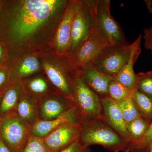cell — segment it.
I'll use <instances>...</instances> for the list:
<instances>
[{"label":"cell","instance_id":"cell-1","mask_svg":"<svg viewBox=\"0 0 152 152\" xmlns=\"http://www.w3.org/2000/svg\"><path fill=\"white\" fill-rule=\"evenodd\" d=\"M69 2L4 0L0 7V41L7 48L9 60L53 50V39Z\"/></svg>","mask_w":152,"mask_h":152},{"label":"cell","instance_id":"cell-19","mask_svg":"<svg viewBox=\"0 0 152 152\" xmlns=\"http://www.w3.org/2000/svg\"><path fill=\"white\" fill-rule=\"evenodd\" d=\"M25 92L21 82H10L0 94V115L15 113L20 99Z\"/></svg>","mask_w":152,"mask_h":152},{"label":"cell","instance_id":"cell-15","mask_svg":"<svg viewBox=\"0 0 152 152\" xmlns=\"http://www.w3.org/2000/svg\"><path fill=\"white\" fill-rule=\"evenodd\" d=\"M100 100L104 119L129 143L130 137L127 130L124 117L117 102L109 96L101 98Z\"/></svg>","mask_w":152,"mask_h":152},{"label":"cell","instance_id":"cell-33","mask_svg":"<svg viewBox=\"0 0 152 152\" xmlns=\"http://www.w3.org/2000/svg\"><path fill=\"white\" fill-rule=\"evenodd\" d=\"M144 2L146 5L147 9L150 13H152V1L151 0H145Z\"/></svg>","mask_w":152,"mask_h":152},{"label":"cell","instance_id":"cell-9","mask_svg":"<svg viewBox=\"0 0 152 152\" xmlns=\"http://www.w3.org/2000/svg\"><path fill=\"white\" fill-rule=\"evenodd\" d=\"M109 45H111L99 26L96 17L89 36L72 57L74 65L79 68L90 66L101 51Z\"/></svg>","mask_w":152,"mask_h":152},{"label":"cell","instance_id":"cell-17","mask_svg":"<svg viewBox=\"0 0 152 152\" xmlns=\"http://www.w3.org/2000/svg\"><path fill=\"white\" fill-rule=\"evenodd\" d=\"M79 68L83 80L94 92L100 98L108 96L109 86L115 78L106 75L90 66Z\"/></svg>","mask_w":152,"mask_h":152},{"label":"cell","instance_id":"cell-25","mask_svg":"<svg viewBox=\"0 0 152 152\" xmlns=\"http://www.w3.org/2000/svg\"><path fill=\"white\" fill-rule=\"evenodd\" d=\"M137 75V90L152 99V70Z\"/></svg>","mask_w":152,"mask_h":152},{"label":"cell","instance_id":"cell-36","mask_svg":"<svg viewBox=\"0 0 152 152\" xmlns=\"http://www.w3.org/2000/svg\"><path fill=\"white\" fill-rule=\"evenodd\" d=\"M147 152H152V151H149Z\"/></svg>","mask_w":152,"mask_h":152},{"label":"cell","instance_id":"cell-4","mask_svg":"<svg viewBox=\"0 0 152 152\" xmlns=\"http://www.w3.org/2000/svg\"><path fill=\"white\" fill-rule=\"evenodd\" d=\"M72 96L78 110L82 122L102 117L100 98L87 86L78 67H76L74 71Z\"/></svg>","mask_w":152,"mask_h":152},{"label":"cell","instance_id":"cell-29","mask_svg":"<svg viewBox=\"0 0 152 152\" xmlns=\"http://www.w3.org/2000/svg\"><path fill=\"white\" fill-rule=\"evenodd\" d=\"M58 152H90V151L89 148L83 145L79 140L65 149Z\"/></svg>","mask_w":152,"mask_h":152},{"label":"cell","instance_id":"cell-11","mask_svg":"<svg viewBox=\"0 0 152 152\" xmlns=\"http://www.w3.org/2000/svg\"><path fill=\"white\" fill-rule=\"evenodd\" d=\"M10 82H21L43 72L39 54H28L9 60L7 64Z\"/></svg>","mask_w":152,"mask_h":152},{"label":"cell","instance_id":"cell-12","mask_svg":"<svg viewBox=\"0 0 152 152\" xmlns=\"http://www.w3.org/2000/svg\"><path fill=\"white\" fill-rule=\"evenodd\" d=\"M81 123H69L61 126L43 139L49 152L65 149L80 139Z\"/></svg>","mask_w":152,"mask_h":152},{"label":"cell","instance_id":"cell-37","mask_svg":"<svg viewBox=\"0 0 152 152\" xmlns=\"http://www.w3.org/2000/svg\"><path fill=\"white\" fill-rule=\"evenodd\" d=\"M0 123H1V115H0Z\"/></svg>","mask_w":152,"mask_h":152},{"label":"cell","instance_id":"cell-21","mask_svg":"<svg viewBox=\"0 0 152 152\" xmlns=\"http://www.w3.org/2000/svg\"><path fill=\"white\" fill-rule=\"evenodd\" d=\"M140 116L149 124L152 121V99L145 95L136 90L132 96Z\"/></svg>","mask_w":152,"mask_h":152},{"label":"cell","instance_id":"cell-18","mask_svg":"<svg viewBox=\"0 0 152 152\" xmlns=\"http://www.w3.org/2000/svg\"><path fill=\"white\" fill-rule=\"evenodd\" d=\"M25 91L38 103L48 95L58 93L43 72L36 74L22 82Z\"/></svg>","mask_w":152,"mask_h":152},{"label":"cell","instance_id":"cell-24","mask_svg":"<svg viewBox=\"0 0 152 152\" xmlns=\"http://www.w3.org/2000/svg\"><path fill=\"white\" fill-rule=\"evenodd\" d=\"M116 102L122 114L126 125L140 117L132 98H129L123 102Z\"/></svg>","mask_w":152,"mask_h":152},{"label":"cell","instance_id":"cell-27","mask_svg":"<svg viewBox=\"0 0 152 152\" xmlns=\"http://www.w3.org/2000/svg\"><path fill=\"white\" fill-rule=\"evenodd\" d=\"M20 152H49L44 143L43 139L31 135Z\"/></svg>","mask_w":152,"mask_h":152},{"label":"cell","instance_id":"cell-28","mask_svg":"<svg viewBox=\"0 0 152 152\" xmlns=\"http://www.w3.org/2000/svg\"><path fill=\"white\" fill-rule=\"evenodd\" d=\"M10 83V72L7 65L0 66V94Z\"/></svg>","mask_w":152,"mask_h":152},{"label":"cell","instance_id":"cell-23","mask_svg":"<svg viewBox=\"0 0 152 152\" xmlns=\"http://www.w3.org/2000/svg\"><path fill=\"white\" fill-rule=\"evenodd\" d=\"M133 92L115 79L112 81L109 86V96L117 102H123L132 98Z\"/></svg>","mask_w":152,"mask_h":152},{"label":"cell","instance_id":"cell-5","mask_svg":"<svg viewBox=\"0 0 152 152\" xmlns=\"http://www.w3.org/2000/svg\"><path fill=\"white\" fill-rule=\"evenodd\" d=\"M32 126L15 113L1 115L0 137L11 152H20L31 136Z\"/></svg>","mask_w":152,"mask_h":152},{"label":"cell","instance_id":"cell-38","mask_svg":"<svg viewBox=\"0 0 152 152\" xmlns=\"http://www.w3.org/2000/svg\"></svg>","mask_w":152,"mask_h":152},{"label":"cell","instance_id":"cell-32","mask_svg":"<svg viewBox=\"0 0 152 152\" xmlns=\"http://www.w3.org/2000/svg\"><path fill=\"white\" fill-rule=\"evenodd\" d=\"M0 152H11L0 137Z\"/></svg>","mask_w":152,"mask_h":152},{"label":"cell","instance_id":"cell-14","mask_svg":"<svg viewBox=\"0 0 152 152\" xmlns=\"http://www.w3.org/2000/svg\"><path fill=\"white\" fill-rule=\"evenodd\" d=\"M81 122L80 113L75 105L54 119L50 121L38 120L32 126V135L44 139L63 125L69 123H81Z\"/></svg>","mask_w":152,"mask_h":152},{"label":"cell","instance_id":"cell-13","mask_svg":"<svg viewBox=\"0 0 152 152\" xmlns=\"http://www.w3.org/2000/svg\"><path fill=\"white\" fill-rule=\"evenodd\" d=\"M75 105L73 101L59 93L48 95L38 102L39 120L54 119Z\"/></svg>","mask_w":152,"mask_h":152},{"label":"cell","instance_id":"cell-30","mask_svg":"<svg viewBox=\"0 0 152 152\" xmlns=\"http://www.w3.org/2000/svg\"><path fill=\"white\" fill-rule=\"evenodd\" d=\"M143 39L145 48L152 54V26L144 30Z\"/></svg>","mask_w":152,"mask_h":152},{"label":"cell","instance_id":"cell-16","mask_svg":"<svg viewBox=\"0 0 152 152\" xmlns=\"http://www.w3.org/2000/svg\"><path fill=\"white\" fill-rule=\"evenodd\" d=\"M142 38L141 35H140L131 44L130 54L129 60L115 78L117 81L132 91L137 90V76L134 71V66L141 51Z\"/></svg>","mask_w":152,"mask_h":152},{"label":"cell","instance_id":"cell-34","mask_svg":"<svg viewBox=\"0 0 152 152\" xmlns=\"http://www.w3.org/2000/svg\"><path fill=\"white\" fill-rule=\"evenodd\" d=\"M149 151H152V141L150 143L148 148V152Z\"/></svg>","mask_w":152,"mask_h":152},{"label":"cell","instance_id":"cell-10","mask_svg":"<svg viewBox=\"0 0 152 152\" xmlns=\"http://www.w3.org/2000/svg\"><path fill=\"white\" fill-rule=\"evenodd\" d=\"M79 4L80 0H69L64 14L57 27L52 42V48L58 54L69 56L73 23Z\"/></svg>","mask_w":152,"mask_h":152},{"label":"cell","instance_id":"cell-3","mask_svg":"<svg viewBox=\"0 0 152 152\" xmlns=\"http://www.w3.org/2000/svg\"><path fill=\"white\" fill-rule=\"evenodd\" d=\"M79 141L84 146L97 145L113 152H126L129 142L107 124L103 117L83 121Z\"/></svg>","mask_w":152,"mask_h":152},{"label":"cell","instance_id":"cell-22","mask_svg":"<svg viewBox=\"0 0 152 152\" xmlns=\"http://www.w3.org/2000/svg\"><path fill=\"white\" fill-rule=\"evenodd\" d=\"M149 126V124L141 117H138L126 125L127 130L131 139L130 142L128 146L140 141L146 133Z\"/></svg>","mask_w":152,"mask_h":152},{"label":"cell","instance_id":"cell-6","mask_svg":"<svg viewBox=\"0 0 152 152\" xmlns=\"http://www.w3.org/2000/svg\"><path fill=\"white\" fill-rule=\"evenodd\" d=\"M96 0H80L74 18L69 56L72 57L92 31L94 25Z\"/></svg>","mask_w":152,"mask_h":152},{"label":"cell","instance_id":"cell-2","mask_svg":"<svg viewBox=\"0 0 152 152\" xmlns=\"http://www.w3.org/2000/svg\"><path fill=\"white\" fill-rule=\"evenodd\" d=\"M39 56L43 72L56 91L72 100V82L76 67L72 57L58 54L53 50L39 54Z\"/></svg>","mask_w":152,"mask_h":152},{"label":"cell","instance_id":"cell-7","mask_svg":"<svg viewBox=\"0 0 152 152\" xmlns=\"http://www.w3.org/2000/svg\"><path fill=\"white\" fill-rule=\"evenodd\" d=\"M131 44L105 47L90 66L106 75L115 78L129 60Z\"/></svg>","mask_w":152,"mask_h":152},{"label":"cell","instance_id":"cell-35","mask_svg":"<svg viewBox=\"0 0 152 152\" xmlns=\"http://www.w3.org/2000/svg\"><path fill=\"white\" fill-rule=\"evenodd\" d=\"M3 2H4V1L0 0V7H1V6L2 5V4Z\"/></svg>","mask_w":152,"mask_h":152},{"label":"cell","instance_id":"cell-31","mask_svg":"<svg viewBox=\"0 0 152 152\" xmlns=\"http://www.w3.org/2000/svg\"><path fill=\"white\" fill-rule=\"evenodd\" d=\"M9 60L8 53L4 44L0 41V66L7 65Z\"/></svg>","mask_w":152,"mask_h":152},{"label":"cell","instance_id":"cell-26","mask_svg":"<svg viewBox=\"0 0 152 152\" xmlns=\"http://www.w3.org/2000/svg\"><path fill=\"white\" fill-rule=\"evenodd\" d=\"M152 141V121L142 139L137 143L128 146L126 152H147Z\"/></svg>","mask_w":152,"mask_h":152},{"label":"cell","instance_id":"cell-20","mask_svg":"<svg viewBox=\"0 0 152 152\" xmlns=\"http://www.w3.org/2000/svg\"><path fill=\"white\" fill-rule=\"evenodd\" d=\"M15 113L21 119L32 126L39 120L38 102L26 92L20 99Z\"/></svg>","mask_w":152,"mask_h":152},{"label":"cell","instance_id":"cell-8","mask_svg":"<svg viewBox=\"0 0 152 152\" xmlns=\"http://www.w3.org/2000/svg\"><path fill=\"white\" fill-rule=\"evenodd\" d=\"M110 3V0H96L95 13L98 25L111 45H130L122 28L111 13Z\"/></svg>","mask_w":152,"mask_h":152}]
</instances>
